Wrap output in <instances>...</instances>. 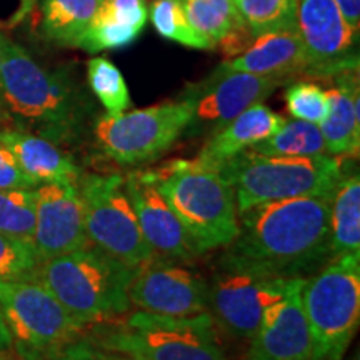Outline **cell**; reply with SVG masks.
<instances>
[{
  "instance_id": "f546056e",
  "label": "cell",
  "mask_w": 360,
  "mask_h": 360,
  "mask_svg": "<svg viewBox=\"0 0 360 360\" xmlns=\"http://www.w3.org/2000/svg\"><path fill=\"white\" fill-rule=\"evenodd\" d=\"M39 264L32 242L0 232V282L35 281Z\"/></svg>"
},
{
  "instance_id": "5b68a950",
  "label": "cell",
  "mask_w": 360,
  "mask_h": 360,
  "mask_svg": "<svg viewBox=\"0 0 360 360\" xmlns=\"http://www.w3.org/2000/svg\"><path fill=\"white\" fill-rule=\"evenodd\" d=\"M217 172L233 188L237 214L297 197L332 200L344 174L340 159L334 155L267 157L250 148L225 162Z\"/></svg>"
},
{
  "instance_id": "d4e9b609",
  "label": "cell",
  "mask_w": 360,
  "mask_h": 360,
  "mask_svg": "<svg viewBox=\"0 0 360 360\" xmlns=\"http://www.w3.org/2000/svg\"><path fill=\"white\" fill-rule=\"evenodd\" d=\"M184 8L191 25L214 47L229 30L245 24L233 0H184Z\"/></svg>"
},
{
  "instance_id": "484cf974",
  "label": "cell",
  "mask_w": 360,
  "mask_h": 360,
  "mask_svg": "<svg viewBox=\"0 0 360 360\" xmlns=\"http://www.w3.org/2000/svg\"><path fill=\"white\" fill-rule=\"evenodd\" d=\"M87 82L107 115H119L132 105L130 92L122 72L105 57H94L87 62Z\"/></svg>"
},
{
  "instance_id": "3957f363",
  "label": "cell",
  "mask_w": 360,
  "mask_h": 360,
  "mask_svg": "<svg viewBox=\"0 0 360 360\" xmlns=\"http://www.w3.org/2000/svg\"><path fill=\"white\" fill-rule=\"evenodd\" d=\"M137 269L96 245L42 260L39 281L75 321L87 326L124 315L130 309L129 289Z\"/></svg>"
},
{
  "instance_id": "8d00e7d4",
  "label": "cell",
  "mask_w": 360,
  "mask_h": 360,
  "mask_svg": "<svg viewBox=\"0 0 360 360\" xmlns=\"http://www.w3.org/2000/svg\"><path fill=\"white\" fill-rule=\"evenodd\" d=\"M13 347V342H12V335L11 330H8L6 319H4L2 310H0V352L6 354Z\"/></svg>"
},
{
  "instance_id": "7402d4cb",
  "label": "cell",
  "mask_w": 360,
  "mask_h": 360,
  "mask_svg": "<svg viewBox=\"0 0 360 360\" xmlns=\"http://www.w3.org/2000/svg\"><path fill=\"white\" fill-rule=\"evenodd\" d=\"M332 257L360 254V179L359 174H342L330 202Z\"/></svg>"
},
{
  "instance_id": "4316f807",
  "label": "cell",
  "mask_w": 360,
  "mask_h": 360,
  "mask_svg": "<svg viewBox=\"0 0 360 360\" xmlns=\"http://www.w3.org/2000/svg\"><path fill=\"white\" fill-rule=\"evenodd\" d=\"M152 25L162 37L200 51H214V45L202 37L187 19L184 0H154L148 11Z\"/></svg>"
},
{
  "instance_id": "4fadbf2b",
  "label": "cell",
  "mask_w": 360,
  "mask_h": 360,
  "mask_svg": "<svg viewBox=\"0 0 360 360\" xmlns=\"http://www.w3.org/2000/svg\"><path fill=\"white\" fill-rule=\"evenodd\" d=\"M295 29L312 77L332 79L359 70V30L349 25L335 0H299Z\"/></svg>"
},
{
  "instance_id": "d6a6232c",
  "label": "cell",
  "mask_w": 360,
  "mask_h": 360,
  "mask_svg": "<svg viewBox=\"0 0 360 360\" xmlns=\"http://www.w3.org/2000/svg\"><path fill=\"white\" fill-rule=\"evenodd\" d=\"M13 188H37V186L27 177L11 148L0 141V191Z\"/></svg>"
},
{
  "instance_id": "b9f144b4",
  "label": "cell",
  "mask_w": 360,
  "mask_h": 360,
  "mask_svg": "<svg viewBox=\"0 0 360 360\" xmlns=\"http://www.w3.org/2000/svg\"><path fill=\"white\" fill-rule=\"evenodd\" d=\"M233 2H236V0H233Z\"/></svg>"
},
{
  "instance_id": "ba28073f",
  "label": "cell",
  "mask_w": 360,
  "mask_h": 360,
  "mask_svg": "<svg viewBox=\"0 0 360 360\" xmlns=\"http://www.w3.org/2000/svg\"><path fill=\"white\" fill-rule=\"evenodd\" d=\"M0 310L22 360H47L85 328L39 281L0 282Z\"/></svg>"
},
{
  "instance_id": "d590c367",
  "label": "cell",
  "mask_w": 360,
  "mask_h": 360,
  "mask_svg": "<svg viewBox=\"0 0 360 360\" xmlns=\"http://www.w3.org/2000/svg\"><path fill=\"white\" fill-rule=\"evenodd\" d=\"M342 15L355 30L360 29V0H335Z\"/></svg>"
},
{
  "instance_id": "ac0fdd59",
  "label": "cell",
  "mask_w": 360,
  "mask_h": 360,
  "mask_svg": "<svg viewBox=\"0 0 360 360\" xmlns=\"http://www.w3.org/2000/svg\"><path fill=\"white\" fill-rule=\"evenodd\" d=\"M220 67L225 70L247 72L285 82L305 74L307 58L297 29H285L259 35L242 56L229 58Z\"/></svg>"
},
{
  "instance_id": "7c38bea8",
  "label": "cell",
  "mask_w": 360,
  "mask_h": 360,
  "mask_svg": "<svg viewBox=\"0 0 360 360\" xmlns=\"http://www.w3.org/2000/svg\"><path fill=\"white\" fill-rule=\"evenodd\" d=\"M299 278V277H297ZM294 278L265 277L242 270L219 269L209 283L207 312L227 335L249 342L262 315L290 289Z\"/></svg>"
},
{
  "instance_id": "83f0119b",
  "label": "cell",
  "mask_w": 360,
  "mask_h": 360,
  "mask_svg": "<svg viewBox=\"0 0 360 360\" xmlns=\"http://www.w3.org/2000/svg\"><path fill=\"white\" fill-rule=\"evenodd\" d=\"M236 6L254 37L295 29L299 0H236Z\"/></svg>"
},
{
  "instance_id": "74e56055",
  "label": "cell",
  "mask_w": 360,
  "mask_h": 360,
  "mask_svg": "<svg viewBox=\"0 0 360 360\" xmlns=\"http://www.w3.org/2000/svg\"><path fill=\"white\" fill-rule=\"evenodd\" d=\"M35 4H37V0H20L19 8H17L15 13H13L12 19H11V25L20 24V22L24 20L29 13H32Z\"/></svg>"
},
{
  "instance_id": "30bf717a",
  "label": "cell",
  "mask_w": 360,
  "mask_h": 360,
  "mask_svg": "<svg viewBox=\"0 0 360 360\" xmlns=\"http://www.w3.org/2000/svg\"><path fill=\"white\" fill-rule=\"evenodd\" d=\"M77 188L90 244L134 269L155 259L139 227L122 175L82 174Z\"/></svg>"
},
{
  "instance_id": "ab89813d",
  "label": "cell",
  "mask_w": 360,
  "mask_h": 360,
  "mask_svg": "<svg viewBox=\"0 0 360 360\" xmlns=\"http://www.w3.org/2000/svg\"><path fill=\"white\" fill-rule=\"evenodd\" d=\"M2 32H0V69H2ZM7 122L6 117V110H4V103H2V84H0V125H4Z\"/></svg>"
},
{
  "instance_id": "2e32d148",
  "label": "cell",
  "mask_w": 360,
  "mask_h": 360,
  "mask_svg": "<svg viewBox=\"0 0 360 360\" xmlns=\"http://www.w3.org/2000/svg\"><path fill=\"white\" fill-rule=\"evenodd\" d=\"M305 278H294L287 294L267 307L249 340L245 360H312V337L302 304Z\"/></svg>"
},
{
  "instance_id": "d6986e66",
  "label": "cell",
  "mask_w": 360,
  "mask_h": 360,
  "mask_svg": "<svg viewBox=\"0 0 360 360\" xmlns=\"http://www.w3.org/2000/svg\"><path fill=\"white\" fill-rule=\"evenodd\" d=\"M283 122L285 119L282 115L270 110L264 103H255L237 115L224 129H220L217 134L205 139L204 147L193 159V164L217 172L232 157L276 134Z\"/></svg>"
},
{
  "instance_id": "836d02e7",
  "label": "cell",
  "mask_w": 360,
  "mask_h": 360,
  "mask_svg": "<svg viewBox=\"0 0 360 360\" xmlns=\"http://www.w3.org/2000/svg\"><path fill=\"white\" fill-rule=\"evenodd\" d=\"M254 39L255 37L252 35L249 27L245 24H240L233 27L232 30H229V32L219 40L215 47H219L220 52L224 53V57H227L229 60V58L242 56V53L250 47L252 42H254Z\"/></svg>"
},
{
  "instance_id": "cb8c5ba5",
  "label": "cell",
  "mask_w": 360,
  "mask_h": 360,
  "mask_svg": "<svg viewBox=\"0 0 360 360\" xmlns=\"http://www.w3.org/2000/svg\"><path fill=\"white\" fill-rule=\"evenodd\" d=\"M250 150L267 157H310L326 152L321 127L305 120L283 122L276 134L255 143Z\"/></svg>"
},
{
  "instance_id": "f35d334b",
  "label": "cell",
  "mask_w": 360,
  "mask_h": 360,
  "mask_svg": "<svg viewBox=\"0 0 360 360\" xmlns=\"http://www.w3.org/2000/svg\"><path fill=\"white\" fill-rule=\"evenodd\" d=\"M97 360H146L141 357H130V355L112 352V350H103L97 345Z\"/></svg>"
},
{
  "instance_id": "7a4b0ae2",
  "label": "cell",
  "mask_w": 360,
  "mask_h": 360,
  "mask_svg": "<svg viewBox=\"0 0 360 360\" xmlns=\"http://www.w3.org/2000/svg\"><path fill=\"white\" fill-rule=\"evenodd\" d=\"M0 84L12 129L40 135L57 146H72L84 137L94 105L72 65H40L24 47L2 35Z\"/></svg>"
},
{
  "instance_id": "60d3db41",
  "label": "cell",
  "mask_w": 360,
  "mask_h": 360,
  "mask_svg": "<svg viewBox=\"0 0 360 360\" xmlns=\"http://www.w3.org/2000/svg\"><path fill=\"white\" fill-rule=\"evenodd\" d=\"M0 360H8V359L6 357V354H2V352H0Z\"/></svg>"
},
{
  "instance_id": "6da1fadb",
  "label": "cell",
  "mask_w": 360,
  "mask_h": 360,
  "mask_svg": "<svg viewBox=\"0 0 360 360\" xmlns=\"http://www.w3.org/2000/svg\"><path fill=\"white\" fill-rule=\"evenodd\" d=\"M330 202L321 197L267 202L238 214V236L220 269L307 278L332 259Z\"/></svg>"
},
{
  "instance_id": "ffe728a7",
  "label": "cell",
  "mask_w": 360,
  "mask_h": 360,
  "mask_svg": "<svg viewBox=\"0 0 360 360\" xmlns=\"http://www.w3.org/2000/svg\"><path fill=\"white\" fill-rule=\"evenodd\" d=\"M0 141L11 148L22 170L35 186L77 184L82 170L57 143L19 129H0Z\"/></svg>"
},
{
  "instance_id": "44dd1931",
  "label": "cell",
  "mask_w": 360,
  "mask_h": 360,
  "mask_svg": "<svg viewBox=\"0 0 360 360\" xmlns=\"http://www.w3.org/2000/svg\"><path fill=\"white\" fill-rule=\"evenodd\" d=\"M335 85L327 90L328 114L321 127L326 150L334 157H357L360 147L359 70L335 75Z\"/></svg>"
},
{
  "instance_id": "1f68e13d",
  "label": "cell",
  "mask_w": 360,
  "mask_h": 360,
  "mask_svg": "<svg viewBox=\"0 0 360 360\" xmlns=\"http://www.w3.org/2000/svg\"><path fill=\"white\" fill-rule=\"evenodd\" d=\"M141 34V30H135L132 27L94 17L90 25L85 29V32L80 35L75 47L82 49L89 53L122 49L134 44Z\"/></svg>"
},
{
  "instance_id": "8992f818",
  "label": "cell",
  "mask_w": 360,
  "mask_h": 360,
  "mask_svg": "<svg viewBox=\"0 0 360 360\" xmlns=\"http://www.w3.org/2000/svg\"><path fill=\"white\" fill-rule=\"evenodd\" d=\"M302 304L312 337V360H342L359 328L360 254L332 257L305 278Z\"/></svg>"
},
{
  "instance_id": "277c9868",
  "label": "cell",
  "mask_w": 360,
  "mask_h": 360,
  "mask_svg": "<svg viewBox=\"0 0 360 360\" xmlns=\"http://www.w3.org/2000/svg\"><path fill=\"white\" fill-rule=\"evenodd\" d=\"M147 174L182 222L197 254L236 240V195L219 172L199 167L193 160H172Z\"/></svg>"
},
{
  "instance_id": "9c48e42d",
  "label": "cell",
  "mask_w": 360,
  "mask_h": 360,
  "mask_svg": "<svg viewBox=\"0 0 360 360\" xmlns=\"http://www.w3.org/2000/svg\"><path fill=\"white\" fill-rule=\"evenodd\" d=\"M191 109L182 98L147 109L101 115L94 122L98 150L122 167H139L167 154L186 132Z\"/></svg>"
},
{
  "instance_id": "603a6c76",
  "label": "cell",
  "mask_w": 360,
  "mask_h": 360,
  "mask_svg": "<svg viewBox=\"0 0 360 360\" xmlns=\"http://www.w3.org/2000/svg\"><path fill=\"white\" fill-rule=\"evenodd\" d=\"M101 0H44L40 34L47 42L75 47L90 25Z\"/></svg>"
},
{
  "instance_id": "5bb4252c",
  "label": "cell",
  "mask_w": 360,
  "mask_h": 360,
  "mask_svg": "<svg viewBox=\"0 0 360 360\" xmlns=\"http://www.w3.org/2000/svg\"><path fill=\"white\" fill-rule=\"evenodd\" d=\"M129 299L143 312L188 317L207 312L209 282L186 267L152 259L135 272Z\"/></svg>"
},
{
  "instance_id": "f1b7e54d",
  "label": "cell",
  "mask_w": 360,
  "mask_h": 360,
  "mask_svg": "<svg viewBox=\"0 0 360 360\" xmlns=\"http://www.w3.org/2000/svg\"><path fill=\"white\" fill-rule=\"evenodd\" d=\"M37 212L35 188L0 191V232L32 242Z\"/></svg>"
},
{
  "instance_id": "e0dca14e",
  "label": "cell",
  "mask_w": 360,
  "mask_h": 360,
  "mask_svg": "<svg viewBox=\"0 0 360 360\" xmlns=\"http://www.w3.org/2000/svg\"><path fill=\"white\" fill-rule=\"evenodd\" d=\"M125 191L132 204L142 236L155 255L164 259L187 260L197 255L191 237L170 209L147 170L125 175Z\"/></svg>"
},
{
  "instance_id": "8fae6325",
  "label": "cell",
  "mask_w": 360,
  "mask_h": 360,
  "mask_svg": "<svg viewBox=\"0 0 360 360\" xmlns=\"http://www.w3.org/2000/svg\"><path fill=\"white\" fill-rule=\"evenodd\" d=\"M282 84L283 80L219 65L209 77L187 85L179 96L191 109V122L184 134L209 139L249 107L262 103Z\"/></svg>"
},
{
  "instance_id": "9a60e30c",
  "label": "cell",
  "mask_w": 360,
  "mask_h": 360,
  "mask_svg": "<svg viewBox=\"0 0 360 360\" xmlns=\"http://www.w3.org/2000/svg\"><path fill=\"white\" fill-rule=\"evenodd\" d=\"M35 192L37 212L32 245L40 262L87 245L77 184H42Z\"/></svg>"
},
{
  "instance_id": "4dcf8cb0",
  "label": "cell",
  "mask_w": 360,
  "mask_h": 360,
  "mask_svg": "<svg viewBox=\"0 0 360 360\" xmlns=\"http://www.w3.org/2000/svg\"><path fill=\"white\" fill-rule=\"evenodd\" d=\"M285 103L292 117L310 124L321 125L328 114L327 90L305 80H299L287 87Z\"/></svg>"
},
{
  "instance_id": "52a82bcc",
  "label": "cell",
  "mask_w": 360,
  "mask_h": 360,
  "mask_svg": "<svg viewBox=\"0 0 360 360\" xmlns=\"http://www.w3.org/2000/svg\"><path fill=\"white\" fill-rule=\"evenodd\" d=\"M103 350L146 360H225L209 312L175 317L135 312L120 328L94 337Z\"/></svg>"
},
{
  "instance_id": "e575fe53",
  "label": "cell",
  "mask_w": 360,
  "mask_h": 360,
  "mask_svg": "<svg viewBox=\"0 0 360 360\" xmlns=\"http://www.w3.org/2000/svg\"><path fill=\"white\" fill-rule=\"evenodd\" d=\"M47 360H97V345L92 339L79 337Z\"/></svg>"
}]
</instances>
